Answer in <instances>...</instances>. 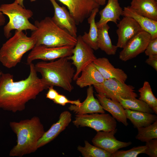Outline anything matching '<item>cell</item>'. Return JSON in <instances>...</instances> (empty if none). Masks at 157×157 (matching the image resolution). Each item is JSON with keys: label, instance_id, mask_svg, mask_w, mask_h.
I'll return each mask as SVG.
<instances>
[{"label": "cell", "instance_id": "obj_38", "mask_svg": "<svg viewBox=\"0 0 157 157\" xmlns=\"http://www.w3.org/2000/svg\"><path fill=\"white\" fill-rule=\"evenodd\" d=\"M97 3L100 6H103L106 3L107 0H95Z\"/></svg>", "mask_w": 157, "mask_h": 157}, {"label": "cell", "instance_id": "obj_24", "mask_svg": "<svg viewBox=\"0 0 157 157\" xmlns=\"http://www.w3.org/2000/svg\"><path fill=\"white\" fill-rule=\"evenodd\" d=\"M127 119L136 128L149 125L157 120L156 115L151 113L124 109Z\"/></svg>", "mask_w": 157, "mask_h": 157}, {"label": "cell", "instance_id": "obj_26", "mask_svg": "<svg viewBox=\"0 0 157 157\" xmlns=\"http://www.w3.org/2000/svg\"><path fill=\"white\" fill-rule=\"evenodd\" d=\"M110 27L108 24L98 28L97 45L99 49L108 55H115L118 48L113 44L108 34Z\"/></svg>", "mask_w": 157, "mask_h": 157}, {"label": "cell", "instance_id": "obj_37", "mask_svg": "<svg viewBox=\"0 0 157 157\" xmlns=\"http://www.w3.org/2000/svg\"><path fill=\"white\" fill-rule=\"evenodd\" d=\"M0 8V26L3 25L5 22V18Z\"/></svg>", "mask_w": 157, "mask_h": 157}, {"label": "cell", "instance_id": "obj_39", "mask_svg": "<svg viewBox=\"0 0 157 157\" xmlns=\"http://www.w3.org/2000/svg\"><path fill=\"white\" fill-rule=\"evenodd\" d=\"M36 0H30L31 1H33ZM24 0H15L14 2L21 5L23 7H24L23 4Z\"/></svg>", "mask_w": 157, "mask_h": 157}, {"label": "cell", "instance_id": "obj_11", "mask_svg": "<svg viewBox=\"0 0 157 157\" xmlns=\"http://www.w3.org/2000/svg\"><path fill=\"white\" fill-rule=\"evenodd\" d=\"M151 39L150 35L142 30L130 39L120 52L119 58L126 61L144 52Z\"/></svg>", "mask_w": 157, "mask_h": 157}, {"label": "cell", "instance_id": "obj_25", "mask_svg": "<svg viewBox=\"0 0 157 157\" xmlns=\"http://www.w3.org/2000/svg\"><path fill=\"white\" fill-rule=\"evenodd\" d=\"M99 11V8L94 9L89 16L88 18V22L90 25V28L88 33L85 32L81 38L93 50H97L99 49L97 45L98 28L95 21L96 16Z\"/></svg>", "mask_w": 157, "mask_h": 157}, {"label": "cell", "instance_id": "obj_9", "mask_svg": "<svg viewBox=\"0 0 157 157\" xmlns=\"http://www.w3.org/2000/svg\"><path fill=\"white\" fill-rule=\"evenodd\" d=\"M94 50L82 40L81 35L77 37V42L73 50L72 55L68 57L72 61V65L76 68L73 80L75 81L82 70L97 58Z\"/></svg>", "mask_w": 157, "mask_h": 157}, {"label": "cell", "instance_id": "obj_40", "mask_svg": "<svg viewBox=\"0 0 157 157\" xmlns=\"http://www.w3.org/2000/svg\"><path fill=\"white\" fill-rule=\"evenodd\" d=\"M2 73V72L1 71H0V76H1Z\"/></svg>", "mask_w": 157, "mask_h": 157}, {"label": "cell", "instance_id": "obj_18", "mask_svg": "<svg viewBox=\"0 0 157 157\" xmlns=\"http://www.w3.org/2000/svg\"><path fill=\"white\" fill-rule=\"evenodd\" d=\"M93 63L105 80L114 78L125 82L128 78L122 69L115 68L106 58H97Z\"/></svg>", "mask_w": 157, "mask_h": 157}, {"label": "cell", "instance_id": "obj_33", "mask_svg": "<svg viewBox=\"0 0 157 157\" xmlns=\"http://www.w3.org/2000/svg\"><path fill=\"white\" fill-rule=\"evenodd\" d=\"M144 52L148 57L157 55V38L151 39Z\"/></svg>", "mask_w": 157, "mask_h": 157}, {"label": "cell", "instance_id": "obj_32", "mask_svg": "<svg viewBox=\"0 0 157 157\" xmlns=\"http://www.w3.org/2000/svg\"><path fill=\"white\" fill-rule=\"evenodd\" d=\"M146 148L144 154L150 157H157V138L154 139L146 142Z\"/></svg>", "mask_w": 157, "mask_h": 157}, {"label": "cell", "instance_id": "obj_5", "mask_svg": "<svg viewBox=\"0 0 157 157\" xmlns=\"http://www.w3.org/2000/svg\"><path fill=\"white\" fill-rule=\"evenodd\" d=\"M36 41L22 31L16 30L14 35L0 49V62L5 67L11 68L19 63L24 55L35 46Z\"/></svg>", "mask_w": 157, "mask_h": 157}, {"label": "cell", "instance_id": "obj_34", "mask_svg": "<svg viewBox=\"0 0 157 157\" xmlns=\"http://www.w3.org/2000/svg\"><path fill=\"white\" fill-rule=\"evenodd\" d=\"M53 101L55 103L63 106H65L67 104L70 103L79 106L81 103L79 99L71 100L68 99L65 96L59 94Z\"/></svg>", "mask_w": 157, "mask_h": 157}, {"label": "cell", "instance_id": "obj_35", "mask_svg": "<svg viewBox=\"0 0 157 157\" xmlns=\"http://www.w3.org/2000/svg\"><path fill=\"white\" fill-rule=\"evenodd\" d=\"M48 89L49 90L46 94V97L53 101L56 98L59 93L54 89L53 86H50Z\"/></svg>", "mask_w": 157, "mask_h": 157}, {"label": "cell", "instance_id": "obj_31", "mask_svg": "<svg viewBox=\"0 0 157 157\" xmlns=\"http://www.w3.org/2000/svg\"><path fill=\"white\" fill-rule=\"evenodd\" d=\"M146 148L145 145L139 146L127 150H118L112 154L111 157H137L139 154H144Z\"/></svg>", "mask_w": 157, "mask_h": 157}, {"label": "cell", "instance_id": "obj_36", "mask_svg": "<svg viewBox=\"0 0 157 157\" xmlns=\"http://www.w3.org/2000/svg\"><path fill=\"white\" fill-rule=\"evenodd\" d=\"M145 62L157 71V55L149 56Z\"/></svg>", "mask_w": 157, "mask_h": 157}, {"label": "cell", "instance_id": "obj_4", "mask_svg": "<svg viewBox=\"0 0 157 157\" xmlns=\"http://www.w3.org/2000/svg\"><path fill=\"white\" fill-rule=\"evenodd\" d=\"M34 25L37 29L32 31L31 36L35 39V45L55 47L75 46L76 44L77 38L58 26L51 17H47L40 21L36 20Z\"/></svg>", "mask_w": 157, "mask_h": 157}, {"label": "cell", "instance_id": "obj_23", "mask_svg": "<svg viewBox=\"0 0 157 157\" xmlns=\"http://www.w3.org/2000/svg\"><path fill=\"white\" fill-rule=\"evenodd\" d=\"M129 7L138 14L157 21V0H131Z\"/></svg>", "mask_w": 157, "mask_h": 157}, {"label": "cell", "instance_id": "obj_20", "mask_svg": "<svg viewBox=\"0 0 157 157\" xmlns=\"http://www.w3.org/2000/svg\"><path fill=\"white\" fill-rule=\"evenodd\" d=\"M123 9L120 6L118 0H108L105 7L99 12L100 18L96 22L99 28L103 25L112 22L117 24L118 20H120V17L123 15Z\"/></svg>", "mask_w": 157, "mask_h": 157}, {"label": "cell", "instance_id": "obj_17", "mask_svg": "<svg viewBox=\"0 0 157 157\" xmlns=\"http://www.w3.org/2000/svg\"><path fill=\"white\" fill-rule=\"evenodd\" d=\"M87 96L85 100L80 106L71 105L69 109L76 115H82L94 113H104L103 109L98 100L94 97L92 86H89L87 89Z\"/></svg>", "mask_w": 157, "mask_h": 157}, {"label": "cell", "instance_id": "obj_7", "mask_svg": "<svg viewBox=\"0 0 157 157\" xmlns=\"http://www.w3.org/2000/svg\"><path fill=\"white\" fill-rule=\"evenodd\" d=\"M72 122L77 127H89L97 131H110L117 127L116 119L110 114L105 113L76 115Z\"/></svg>", "mask_w": 157, "mask_h": 157}, {"label": "cell", "instance_id": "obj_12", "mask_svg": "<svg viewBox=\"0 0 157 157\" xmlns=\"http://www.w3.org/2000/svg\"><path fill=\"white\" fill-rule=\"evenodd\" d=\"M68 8L77 25L83 22L100 6L95 0H58Z\"/></svg>", "mask_w": 157, "mask_h": 157}, {"label": "cell", "instance_id": "obj_16", "mask_svg": "<svg viewBox=\"0 0 157 157\" xmlns=\"http://www.w3.org/2000/svg\"><path fill=\"white\" fill-rule=\"evenodd\" d=\"M72 115L68 111H65L60 114L58 121L53 124L49 129L45 132L38 140L37 149L49 143L56 138L68 126L72 121Z\"/></svg>", "mask_w": 157, "mask_h": 157}, {"label": "cell", "instance_id": "obj_3", "mask_svg": "<svg viewBox=\"0 0 157 157\" xmlns=\"http://www.w3.org/2000/svg\"><path fill=\"white\" fill-rule=\"evenodd\" d=\"M69 60L64 57L49 62L41 61L34 65L35 67L48 88L56 86L71 92L74 89L72 81L76 71Z\"/></svg>", "mask_w": 157, "mask_h": 157}, {"label": "cell", "instance_id": "obj_28", "mask_svg": "<svg viewBox=\"0 0 157 157\" xmlns=\"http://www.w3.org/2000/svg\"><path fill=\"white\" fill-rule=\"evenodd\" d=\"M138 91L139 99L144 102L152 109L154 113L157 114V99L153 94L149 83L145 81L142 86Z\"/></svg>", "mask_w": 157, "mask_h": 157}, {"label": "cell", "instance_id": "obj_2", "mask_svg": "<svg viewBox=\"0 0 157 157\" xmlns=\"http://www.w3.org/2000/svg\"><path fill=\"white\" fill-rule=\"evenodd\" d=\"M9 126L17 138V144L10 150L9 156L21 157L37 150V143L45 132L38 117L11 122Z\"/></svg>", "mask_w": 157, "mask_h": 157}, {"label": "cell", "instance_id": "obj_19", "mask_svg": "<svg viewBox=\"0 0 157 157\" xmlns=\"http://www.w3.org/2000/svg\"><path fill=\"white\" fill-rule=\"evenodd\" d=\"M95 95L104 110L109 112L115 119L125 126L128 125L124 109L119 102L107 97L101 93H98Z\"/></svg>", "mask_w": 157, "mask_h": 157}, {"label": "cell", "instance_id": "obj_1", "mask_svg": "<svg viewBox=\"0 0 157 157\" xmlns=\"http://www.w3.org/2000/svg\"><path fill=\"white\" fill-rule=\"evenodd\" d=\"M30 72L27 78L14 81L13 76L9 73L0 76V109L16 113L25 109L26 103L35 99L48 87L39 78L34 65H29Z\"/></svg>", "mask_w": 157, "mask_h": 157}, {"label": "cell", "instance_id": "obj_13", "mask_svg": "<svg viewBox=\"0 0 157 157\" xmlns=\"http://www.w3.org/2000/svg\"><path fill=\"white\" fill-rule=\"evenodd\" d=\"M117 131L116 128L110 131H98L92 140L93 145L101 148L111 154L121 148L131 145V142H126L117 140L114 135Z\"/></svg>", "mask_w": 157, "mask_h": 157}, {"label": "cell", "instance_id": "obj_6", "mask_svg": "<svg viewBox=\"0 0 157 157\" xmlns=\"http://www.w3.org/2000/svg\"><path fill=\"white\" fill-rule=\"evenodd\" d=\"M0 8L2 13L9 18V22L3 28L4 34L7 38L11 36V31L13 30L32 31L37 29L35 25L29 20L33 15L31 10L26 9L14 1L11 3L2 4Z\"/></svg>", "mask_w": 157, "mask_h": 157}, {"label": "cell", "instance_id": "obj_30", "mask_svg": "<svg viewBox=\"0 0 157 157\" xmlns=\"http://www.w3.org/2000/svg\"><path fill=\"white\" fill-rule=\"evenodd\" d=\"M135 138L142 142L157 138V120L148 126L137 128Z\"/></svg>", "mask_w": 157, "mask_h": 157}, {"label": "cell", "instance_id": "obj_10", "mask_svg": "<svg viewBox=\"0 0 157 157\" xmlns=\"http://www.w3.org/2000/svg\"><path fill=\"white\" fill-rule=\"evenodd\" d=\"M74 46L67 45L59 47H49L41 45H35L28 55L27 63L29 65L33 61L41 59L52 61L72 55Z\"/></svg>", "mask_w": 157, "mask_h": 157}, {"label": "cell", "instance_id": "obj_15", "mask_svg": "<svg viewBox=\"0 0 157 157\" xmlns=\"http://www.w3.org/2000/svg\"><path fill=\"white\" fill-rule=\"evenodd\" d=\"M117 26V47L123 48L128 41L140 31L143 30L138 23L132 18L124 16Z\"/></svg>", "mask_w": 157, "mask_h": 157}, {"label": "cell", "instance_id": "obj_22", "mask_svg": "<svg viewBox=\"0 0 157 157\" xmlns=\"http://www.w3.org/2000/svg\"><path fill=\"white\" fill-rule=\"evenodd\" d=\"M123 16H128L134 19L143 30L150 35L151 39L157 38V21L138 14L132 10L129 6L124 8Z\"/></svg>", "mask_w": 157, "mask_h": 157}, {"label": "cell", "instance_id": "obj_8", "mask_svg": "<svg viewBox=\"0 0 157 157\" xmlns=\"http://www.w3.org/2000/svg\"><path fill=\"white\" fill-rule=\"evenodd\" d=\"M93 86L97 93H102L112 99L116 97L125 99H135L138 97L134 87L114 78L104 80L102 83Z\"/></svg>", "mask_w": 157, "mask_h": 157}, {"label": "cell", "instance_id": "obj_21", "mask_svg": "<svg viewBox=\"0 0 157 157\" xmlns=\"http://www.w3.org/2000/svg\"><path fill=\"white\" fill-rule=\"evenodd\" d=\"M81 73V75L75 80L76 84L81 88L101 83L105 80L93 62L85 67Z\"/></svg>", "mask_w": 157, "mask_h": 157}, {"label": "cell", "instance_id": "obj_14", "mask_svg": "<svg viewBox=\"0 0 157 157\" xmlns=\"http://www.w3.org/2000/svg\"><path fill=\"white\" fill-rule=\"evenodd\" d=\"M49 0L54 10V15L51 18L53 21L59 27L77 38V25L69 11L65 7L59 6L55 0Z\"/></svg>", "mask_w": 157, "mask_h": 157}, {"label": "cell", "instance_id": "obj_27", "mask_svg": "<svg viewBox=\"0 0 157 157\" xmlns=\"http://www.w3.org/2000/svg\"><path fill=\"white\" fill-rule=\"evenodd\" d=\"M112 100L119 102L124 109L150 113H154L147 104L139 99L136 98L125 99L116 97Z\"/></svg>", "mask_w": 157, "mask_h": 157}, {"label": "cell", "instance_id": "obj_29", "mask_svg": "<svg viewBox=\"0 0 157 157\" xmlns=\"http://www.w3.org/2000/svg\"><path fill=\"white\" fill-rule=\"evenodd\" d=\"M84 147L78 146L77 150L84 157H111V154L85 141Z\"/></svg>", "mask_w": 157, "mask_h": 157}]
</instances>
